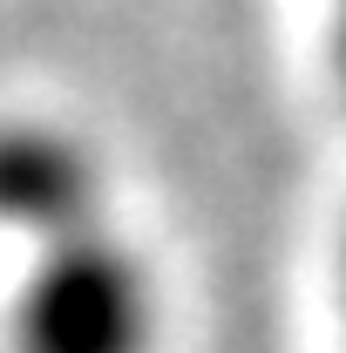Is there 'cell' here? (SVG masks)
<instances>
[{"label":"cell","mask_w":346,"mask_h":353,"mask_svg":"<svg viewBox=\"0 0 346 353\" xmlns=\"http://www.w3.org/2000/svg\"><path fill=\"white\" fill-rule=\"evenodd\" d=\"M14 340L21 353H150L156 347L150 265L102 218L41 238V265L21 292Z\"/></svg>","instance_id":"6da1fadb"},{"label":"cell","mask_w":346,"mask_h":353,"mask_svg":"<svg viewBox=\"0 0 346 353\" xmlns=\"http://www.w3.org/2000/svg\"><path fill=\"white\" fill-rule=\"evenodd\" d=\"M102 218V170L82 143L34 123H0V224L34 245Z\"/></svg>","instance_id":"7a4b0ae2"},{"label":"cell","mask_w":346,"mask_h":353,"mask_svg":"<svg viewBox=\"0 0 346 353\" xmlns=\"http://www.w3.org/2000/svg\"><path fill=\"white\" fill-rule=\"evenodd\" d=\"M333 48H340V75H346V0H333Z\"/></svg>","instance_id":"3957f363"}]
</instances>
